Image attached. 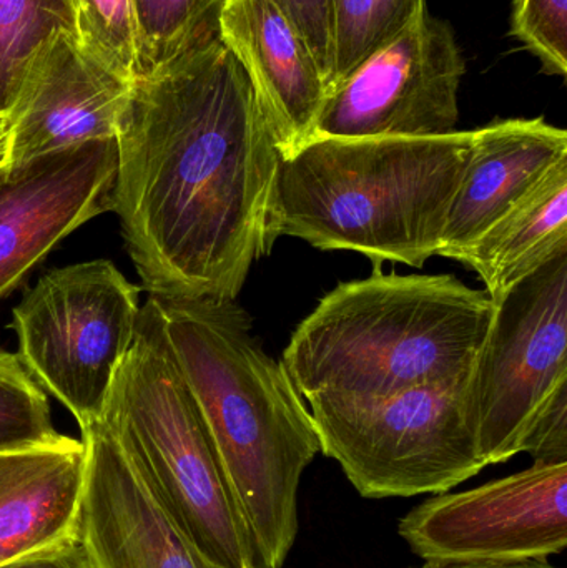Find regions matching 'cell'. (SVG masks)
<instances>
[{
  "label": "cell",
  "instance_id": "cell-21",
  "mask_svg": "<svg viewBox=\"0 0 567 568\" xmlns=\"http://www.w3.org/2000/svg\"><path fill=\"white\" fill-rule=\"evenodd\" d=\"M75 36L117 75L139 77V27L133 0H73Z\"/></svg>",
  "mask_w": 567,
  "mask_h": 568
},
{
  "label": "cell",
  "instance_id": "cell-28",
  "mask_svg": "<svg viewBox=\"0 0 567 568\" xmlns=\"http://www.w3.org/2000/svg\"><path fill=\"white\" fill-rule=\"evenodd\" d=\"M10 122L9 116L0 115V172L9 166Z\"/></svg>",
  "mask_w": 567,
  "mask_h": 568
},
{
  "label": "cell",
  "instance_id": "cell-6",
  "mask_svg": "<svg viewBox=\"0 0 567 568\" xmlns=\"http://www.w3.org/2000/svg\"><path fill=\"white\" fill-rule=\"evenodd\" d=\"M468 381L363 399L306 400L320 453L336 460L366 499L448 493L486 467Z\"/></svg>",
  "mask_w": 567,
  "mask_h": 568
},
{
  "label": "cell",
  "instance_id": "cell-27",
  "mask_svg": "<svg viewBox=\"0 0 567 568\" xmlns=\"http://www.w3.org/2000/svg\"><path fill=\"white\" fill-rule=\"evenodd\" d=\"M413 568H558L548 559L522 560V562H459V560H425V564Z\"/></svg>",
  "mask_w": 567,
  "mask_h": 568
},
{
  "label": "cell",
  "instance_id": "cell-12",
  "mask_svg": "<svg viewBox=\"0 0 567 568\" xmlns=\"http://www.w3.org/2000/svg\"><path fill=\"white\" fill-rule=\"evenodd\" d=\"M132 83L57 30L27 63L9 113V166L90 142L115 140Z\"/></svg>",
  "mask_w": 567,
  "mask_h": 568
},
{
  "label": "cell",
  "instance_id": "cell-15",
  "mask_svg": "<svg viewBox=\"0 0 567 568\" xmlns=\"http://www.w3.org/2000/svg\"><path fill=\"white\" fill-rule=\"evenodd\" d=\"M566 159V130L543 119L498 120L473 130L472 152L449 209L438 256L448 258L472 245Z\"/></svg>",
  "mask_w": 567,
  "mask_h": 568
},
{
  "label": "cell",
  "instance_id": "cell-11",
  "mask_svg": "<svg viewBox=\"0 0 567 568\" xmlns=\"http://www.w3.org/2000/svg\"><path fill=\"white\" fill-rule=\"evenodd\" d=\"M117 143L90 142L0 172V301L79 226L110 212Z\"/></svg>",
  "mask_w": 567,
  "mask_h": 568
},
{
  "label": "cell",
  "instance_id": "cell-20",
  "mask_svg": "<svg viewBox=\"0 0 567 568\" xmlns=\"http://www.w3.org/2000/svg\"><path fill=\"white\" fill-rule=\"evenodd\" d=\"M139 27V75L180 55L216 29L222 0H133Z\"/></svg>",
  "mask_w": 567,
  "mask_h": 568
},
{
  "label": "cell",
  "instance_id": "cell-9",
  "mask_svg": "<svg viewBox=\"0 0 567 568\" xmlns=\"http://www.w3.org/2000/svg\"><path fill=\"white\" fill-rule=\"evenodd\" d=\"M398 534L423 560L522 562L567 547V463L529 469L463 493L435 494Z\"/></svg>",
  "mask_w": 567,
  "mask_h": 568
},
{
  "label": "cell",
  "instance_id": "cell-18",
  "mask_svg": "<svg viewBox=\"0 0 567 568\" xmlns=\"http://www.w3.org/2000/svg\"><path fill=\"white\" fill-rule=\"evenodd\" d=\"M425 16L426 0H335V69L330 90Z\"/></svg>",
  "mask_w": 567,
  "mask_h": 568
},
{
  "label": "cell",
  "instance_id": "cell-19",
  "mask_svg": "<svg viewBox=\"0 0 567 568\" xmlns=\"http://www.w3.org/2000/svg\"><path fill=\"white\" fill-rule=\"evenodd\" d=\"M57 30L75 32L72 0H0V115L9 116L27 63Z\"/></svg>",
  "mask_w": 567,
  "mask_h": 568
},
{
  "label": "cell",
  "instance_id": "cell-24",
  "mask_svg": "<svg viewBox=\"0 0 567 568\" xmlns=\"http://www.w3.org/2000/svg\"><path fill=\"white\" fill-rule=\"evenodd\" d=\"M288 20L308 47L325 77L332 83L335 69V0H269Z\"/></svg>",
  "mask_w": 567,
  "mask_h": 568
},
{
  "label": "cell",
  "instance_id": "cell-1",
  "mask_svg": "<svg viewBox=\"0 0 567 568\" xmlns=\"http://www.w3.org/2000/svg\"><path fill=\"white\" fill-rule=\"evenodd\" d=\"M115 143L110 212L143 290L235 301L279 240L282 155L219 29L135 77Z\"/></svg>",
  "mask_w": 567,
  "mask_h": 568
},
{
  "label": "cell",
  "instance_id": "cell-2",
  "mask_svg": "<svg viewBox=\"0 0 567 568\" xmlns=\"http://www.w3.org/2000/svg\"><path fill=\"white\" fill-rule=\"evenodd\" d=\"M180 371L219 450L256 567L282 568L303 473L320 454L308 404L235 301H162Z\"/></svg>",
  "mask_w": 567,
  "mask_h": 568
},
{
  "label": "cell",
  "instance_id": "cell-16",
  "mask_svg": "<svg viewBox=\"0 0 567 568\" xmlns=\"http://www.w3.org/2000/svg\"><path fill=\"white\" fill-rule=\"evenodd\" d=\"M87 447L52 443L0 450V566L77 536Z\"/></svg>",
  "mask_w": 567,
  "mask_h": 568
},
{
  "label": "cell",
  "instance_id": "cell-14",
  "mask_svg": "<svg viewBox=\"0 0 567 568\" xmlns=\"http://www.w3.org/2000/svg\"><path fill=\"white\" fill-rule=\"evenodd\" d=\"M216 29L249 75L280 155H295L315 139L328 95L308 47L269 0H222Z\"/></svg>",
  "mask_w": 567,
  "mask_h": 568
},
{
  "label": "cell",
  "instance_id": "cell-7",
  "mask_svg": "<svg viewBox=\"0 0 567 568\" xmlns=\"http://www.w3.org/2000/svg\"><path fill=\"white\" fill-rule=\"evenodd\" d=\"M139 286L109 260L45 273L12 311L19 356L80 430L103 419L139 329Z\"/></svg>",
  "mask_w": 567,
  "mask_h": 568
},
{
  "label": "cell",
  "instance_id": "cell-10",
  "mask_svg": "<svg viewBox=\"0 0 567 568\" xmlns=\"http://www.w3.org/2000/svg\"><path fill=\"white\" fill-rule=\"evenodd\" d=\"M465 60L452 27L425 16L326 95L315 136H438L456 132Z\"/></svg>",
  "mask_w": 567,
  "mask_h": 568
},
{
  "label": "cell",
  "instance_id": "cell-30",
  "mask_svg": "<svg viewBox=\"0 0 567 568\" xmlns=\"http://www.w3.org/2000/svg\"><path fill=\"white\" fill-rule=\"evenodd\" d=\"M72 2H73V0H72Z\"/></svg>",
  "mask_w": 567,
  "mask_h": 568
},
{
  "label": "cell",
  "instance_id": "cell-4",
  "mask_svg": "<svg viewBox=\"0 0 567 568\" xmlns=\"http://www.w3.org/2000/svg\"><path fill=\"white\" fill-rule=\"evenodd\" d=\"M473 132L315 136L280 163L275 232L323 252L346 250L423 268L442 250Z\"/></svg>",
  "mask_w": 567,
  "mask_h": 568
},
{
  "label": "cell",
  "instance_id": "cell-29",
  "mask_svg": "<svg viewBox=\"0 0 567 568\" xmlns=\"http://www.w3.org/2000/svg\"><path fill=\"white\" fill-rule=\"evenodd\" d=\"M196 567H199V568H219V567L210 566V564L203 562V560L200 559V557H196Z\"/></svg>",
  "mask_w": 567,
  "mask_h": 568
},
{
  "label": "cell",
  "instance_id": "cell-8",
  "mask_svg": "<svg viewBox=\"0 0 567 568\" xmlns=\"http://www.w3.org/2000/svg\"><path fill=\"white\" fill-rule=\"evenodd\" d=\"M567 390V253L495 301L468 381L486 466L525 453L543 410Z\"/></svg>",
  "mask_w": 567,
  "mask_h": 568
},
{
  "label": "cell",
  "instance_id": "cell-17",
  "mask_svg": "<svg viewBox=\"0 0 567 568\" xmlns=\"http://www.w3.org/2000/svg\"><path fill=\"white\" fill-rule=\"evenodd\" d=\"M561 253H567V159L478 240L448 258L472 268L495 303Z\"/></svg>",
  "mask_w": 567,
  "mask_h": 568
},
{
  "label": "cell",
  "instance_id": "cell-13",
  "mask_svg": "<svg viewBox=\"0 0 567 568\" xmlns=\"http://www.w3.org/2000/svg\"><path fill=\"white\" fill-rule=\"evenodd\" d=\"M85 487L77 537L93 568H199L133 457L105 420L82 430Z\"/></svg>",
  "mask_w": 567,
  "mask_h": 568
},
{
  "label": "cell",
  "instance_id": "cell-5",
  "mask_svg": "<svg viewBox=\"0 0 567 568\" xmlns=\"http://www.w3.org/2000/svg\"><path fill=\"white\" fill-rule=\"evenodd\" d=\"M103 420L122 440L176 532L219 568H259L219 450L180 371L162 301L140 307Z\"/></svg>",
  "mask_w": 567,
  "mask_h": 568
},
{
  "label": "cell",
  "instance_id": "cell-22",
  "mask_svg": "<svg viewBox=\"0 0 567 568\" xmlns=\"http://www.w3.org/2000/svg\"><path fill=\"white\" fill-rule=\"evenodd\" d=\"M60 436L45 390L19 354L0 349V450L52 443Z\"/></svg>",
  "mask_w": 567,
  "mask_h": 568
},
{
  "label": "cell",
  "instance_id": "cell-26",
  "mask_svg": "<svg viewBox=\"0 0 567 568\" xmlns=\"http://www.w3.org/2000/svg\"><path fill=\"white\" fill-rule=\"evenodd\" d=\"M0 568H93V564L85 547L75 536L55 546L10 560Z\"/></svg>",
  "mask_w": 567,
  "mask_h": 568
},
{
  "label": "cell",
  "instance_id": "cell-23",
  "mask_svg": "<svg viewBox=\"0 0 567 568\" xmlns=\"http://www.w3.org/2000/svg\"><path fill=\"white\" fill-rule=\"evenodd\" d=\"M512 32L546 72H567V0H516Z\"/></svg>",
  "mask_w": 567,
  "mask_h": 568
},
{
  "label": "cell",
  "instance_id": "cell-3",
  "mask_svg": "<svg viewBox=\"0 0 567 568\" xmlns=\"http://www.w3.org/2000/svg\"><path fill=\"white\" fill-rule=\"evenodd\" d=\"M495 303L452 275L375 272L340 283L283 351L303 399H363L469 379Z\"/></svg>",
  "mask_w": 567,
  "mask_h": 568
},
{
  "label": "cell",
  "instance_id": "cell-25",
  "mask_svg": "<svg viewBox=\"0 0 567 568\" xmlns=\"http://www.w3.org/2000/svg\"><path fill=\"white\" fill-rule=\"evenodd\" d=\"M525 453L539 464L567 463V390H563L536 420Z\"/></svg>",
  "mask_w": 567,
  "mask_h": 568
}]
</instances>
